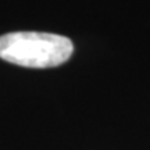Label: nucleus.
<instances>
[{
    "mask_svg": "<svg viewBox=\"0 0 150 150\" xmlns=\"http://www.w3.org/2000/svg\"><path fill=\"white\" fill-rule=\"evenodd\" d=\"M74 52L67 36L47 32H10L0 36V59L27 68L64 64Z\"/></svg>",
    "mask_w": 150,
    "mask_h": 150,
    "instance_id": "obj_1",
    "label": "nucleus"
}]
</instances>
